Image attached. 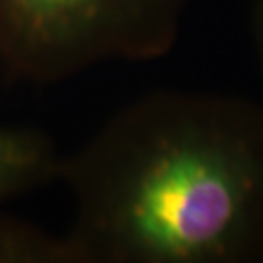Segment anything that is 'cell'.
<instances>
[{
  "label": "cell",
  "mask_w": 263,
  "mask_h": 263,
  "mask_svg": "<svg viewBox=\"0 0 263 263\" xmlns=\"http://www.w3.org/2000/svg\"><path fill=\"white\" fill-rule=\"evenodd\" d=\"M0 263H78V257L66 234L55 236L0 211Z\"/></svg>",
  "instance_id": "4"
},
{
  "label": "cell",
  "mask_w": 263,
  "mask_h": 263,
  "mask_svg": "<svg viewBox=\"0 0 263 263\" xmlns=\"http://www.w3.org/2000/svg\"><path fill=\"white\" fill-rule=\"evenodd\" d=\"M191 0H0V65L33 84L168 55Z\"/></svg>",
  "instance_id": "2"
},
{
  "label": "cell",
  "mask_w": 263,
  "mask_h": 263,
  "mask_svg": "<svg viewBox=\"0 0 263 263\" xmlns=\"http://www.w3.org/2000/svg\"><path fill=\"white\" fill-rule=\"evenodd\" d=\"M78 263H263V104L152 90L63 156Z\"/></svg>",
  "instance_id": "1"
},
{
  "label": "cell",
  "mask_w": 263,
  "mask_h": 263,
  "mask_svg": "<svg viewBox=\"0 0 263 263\" xmlns=\"http://www.w3.org/2000/svg\"><path fill=\"white\" fill-rule=\"evenodd\" d=\"M63 154L31 127H0V207L59 179Z\"/></svg>",
  "instance_id": "3"
},
{
  "label": "cell",
  "mask_w": 263,
  "mask_h": 263,
  "mask_svg": "<svg viewBox=\"0 0 263 263\" xmlns=\"http://www.w3.org/2000/svg\"><path fill=\"white\" fill-rule=\"evenodd\" d=\"M250 41L263 74V0H252L250 6Z\"/></svg>",
  "instance_id": "5"
}]
</instances>
